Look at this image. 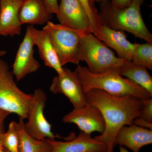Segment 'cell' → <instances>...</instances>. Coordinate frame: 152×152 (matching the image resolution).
<instances>
[{
	"label": "cell",
	"mask_w": 152,
	"mask_h": 152,
	"mask_svg": "<svg viewBox=\"0 0 152 152\" xmlns=\"http://www.w3.org/2000/svg\"><path fill=\"white\" fill-rule=\"evenodd\" d=\"M85 95L87 103L100 110L105 124L103 132L94 138L105 144L107 152H114L117 133L124 126L132 124L140 116L142 101L132 96H115L97 89L88 91Z\"/></svg>",
	"instance_id": "obj_1"
},
{
	"label": "cell",
	"mask_w": 152,
	"mask_h": 152,
	"mask_svg": "<svg viewBox=\"0 0 152 152\" xmlns=\"http://www.w3.org/2000/svg\"><path fill=\"white\" fill-rule=\"evenodd\" d=\"M75 71L84 93L97 89L115 96H132L141 100L152 98L141 87L121 76L118 69L96 74L90 72L86 67L78 65Z\"/></svg>",
	"instance_id": "obj_2"
},
{
	"label": "cell",
	"mask_w": 152,
	"mask_h": 152,
	"mask_svg": "<svg viewBox=\"0 0 152 152\" xmlns=\"http://www.w3.org/2000/svg\"><path fill=\"white\" fill-rule=\"evenodd\" d=\"M143 2L132 0L127 7L118 9L114 7L110 1L106 0L99 4L98 15L100 22L113 29L128 32L152 43V34L146 26L141 12Z\"/></svg>",
	"instance_id": "obj_3"
},
{
	"label": "cell",
	"mask_w": 152,
	"mask_h": 152,
	"mask_svg": "<svg viewBox=\"0 0 152 152\" xmlns=\"http://www.w3.org/2000/svg\"><path fill=\"white\" fill-rule=\"evenodd\" d=\"M78 59L86 63L87 68L96 74L118 69L127 61L116 56L115 52L91 33L85 34L79 45Z\"/></svg>",
	"instance_id": "obj_4"
},
{
	"label": "cell",
	"mask_w": 152,
	"mask_h": 152,
	"mask_svg": "<svg viewBox=\"0 0 152 152\" xmlns=\"http://www.w3.org/2000/svg\"><path fill=\"white\" fill-rule=\"evenodd\" d=\"M31 100L32 94L19 88L8 64L0 58V109L27 119Z\"/></svg>",
	"instance_id": "obj_5"
},
{
	"label": "cell",
	"mask_w": 152,
	"mask_h": 152,
	"mask_svg": "<svg viewBox=\"0 0 152 152\" xmlns=\"http://www.w3.org/2000/svg\"><path fill=\"white\" fill-rule=\"evenodd\" d=\"M50 37L62 66L68 63L79 65V45L86 33L67 27L50 21L43 28Z\"/></svg>",
	"instance_id": "obj_6"
},
{
	"label": "cell",
	"mask_w": 152,
	"mask_h": 152,
	"mask_svg": "<svg viewBox=\"0 0 152 152\" xmlns=\"http://www.w3.org/2000/svg\"><path fill=\"white\" fill-rule=\"evenodd\" d=\"M47 96L44 90L37 88L32 94V100L28 114L27 122L25 123L26 132L38 140H52L58 137L52 130V125L44 114Z\"/></svg>",
	"instance_id": "obj_7"
},
{
	"label": "cell",
	"mask_w": 152,
	"mask_h": 152,
	"mask_svg": "<svg viewBox=\"0 0 152 152\" xmlns=\"http://www.w3.org/2000/svg\"><path fill=\"white\" fill-rule=\"evenodd\" d=\"M51 92L66 96L74 108L86 105L85 93L81 83L75 71L64 68V72L54 77L50 87Z\"/></svg>",
	"instance_id": "obj_8"
},
{
	"label": "cell",
	"mask_w": 152,
	"mask_h": 152,
	"mask_svg": "<svg viewBox=\"0 0 152 152\" xmlns=\"http://www.w3.org/2000/svg\"><path fill=\"white\" fill-rule=\"evenodd\" d=\"M91 33L110 48L115 50L118 58L132 61L138 44L133 43L128 40L124 32L113 29L100 22Z\"/></svg>",
	"instance_id": "obj_9"
},
{
	"label": "cell",
	"mask_w": 152,
	"mask_h": 152,
	"mask_svg": "<svg viewBox=\"0 0 152 152\" xmlns=\"http://www.w3.org/2000/svg\"><path fill=\"white\" fill-rule=\"evenodd\" d=\"M65 123L77 125L81 132L91 134L97 132L102 134L105 128L102 115L96 106L88 104L82 107L74 108L63 118Z\"/></svg>",
	"instance_id": "obj_10"
},
{
	"label": "cell",
	"mask_w": 152,
	"mask_h": 152,
	"mask_svg": "<svg viewBox=\"0 0 152 152\" xmlns=\"http://www.w3.org/2000/svg\"><path fill=\"white\" fill-rule=\"evenodd\" d=\"M33 41L29 26L19 46L13 65V75L17 81H20L30 74L35 72L40 67L39 61L34 57Z\"/></svg>",
	"instance_id": "obj_11"
},
{
	"label": "cell",
	"mask_w": 152,
	"mask_h": 152,
	"mask_svg": "<svg viewBox=\"0 0 152 152\" xmlns=\"http://www.w3.org/2000/svg\"><path fill=\"white\" fill-rule=\"evenodd\" d=\"M60 24L85 33H91L89 20L78 0H60L56 14Z\"/></svg>",
	"instance_id": "obj_12"
},
{
	"label": "cell",
	"mask_w": 152,
	"mask_h": 152,
	"mask_svg": "<svg viewBox=\"0 0 152 152\" xmlns=\"http://www.w3.org/2000/svg\"><path fill=\"white\" fill-rule=\"evenodd\" d=\"M49 140L51 145V152H107L105 144L83 132L75 138L67 141L55 139Z\"/></svg>",
	"instance_id": "obj_13"
},
{
	"label": "cell",
	"mask_w": 152,
	"mask_h": 152,
	"mask_svg": "<svg viewBox=\"0 0 152 152\" xmlns=\"http://www.w3.org/2000/svg\"><path fill=\"white\" fill-rule=\"evenodd\" d=\"M35 45L37 47L41 58L45 65L53 69L58 75L64 72V67L61 65L54 46L48 31L37 29L31 25L29 26Z\"/></svg>",
	"instance_id": "obj_14"
},
{
	"label": "cell",
	"mask_w": 152,
	"mask_h": 152,
	"mask_svg": "<svg viewBox=\"0 0 152 152\" xmlns=\"http://www.w3.org/2000/svg\"><path fill=\"white\" fill-rule=\"evenodd\" d=\"M152 143V130L132 124L122 127L117 133L115 144L125 146L133 152Z\"/></svg>",
	"instance_id": "obj_15"
},
{
	"label": "cell",
	"mask_w": 152,
	"mask_h": 152,
	"mask_svg": "<svg viewBox=\"0 0 152 152\" xmlns=\"http://www.w3.org/2000/svg\"><path fill=\"white\" fill-rule=\"evenodd\" d=\"M23 0H1L0 36L20 35L22 25L19 12Z\"/></svg>",
	"instance_id": "obj_16"
},
{
	"label": "cell",
	"mask_w": 152,
	"mask_h": 152,
	"mask_svg": "<svg viewBox=\"0 0 152 152\" xmlns=\"http://www.w3.org/2000/svg\"><path fill=\"white\" fill-rule=\"evenodd\" d=\"M52 18L41 0H23L19 12L21 25H46Z\"/></svg>",
	"instance_id": "obj_17"
},
{
	"label": "cell",
	"mask_w": 152,
	"mask_h": 152,
	"mask_svg": "<svg viewBox=\"0 0 152 152\" xmlns=\"http://www.w3.org/2000/svg\"><path fill=\"white\" fill-rule=\"evenodd\" d=\"M118 72L121 76L142 88L152 97V77L146 68L126 61Z\"/></svg>",
	"instance_id": "obj_18"
},
{
	"label": "cell",
	"mask_w": 152,
	"mask_h": 152,
	"mask_svg": "<svg viewBox=\"0 0 152 152\" xmlns=\"http://www.w3.org/2000/svg\"><path fill=\"white\" fill-rule=\"evenodd\" d=\"M24 120L19 119V152H51L49 140H38L30 136L25 129Z\"/></svg>",
	"instance_id": "obj_19"
},
{
	"label": "cell",
	"mask_w": 152,
	"mask_h": 152,
	"mask_svg": "<svg viewBox=\"0 0 152 152\" xmlns=\"http://www.w3.org/2000/svg\"><path fill=\"white\" fill-rule=\"evenodd\" d=\"M134 64L152 70V43L138 44L132 61Z\"/></svg>",
	"instance_id": "obj_20"
},
{
	"label": "cell",
	"mask_w": 152,
	"mask_h": 152,
	"mask_svg": "<svg viewBox=\"0 0 152 152\" xmlns=\"http://www.w3.org/2000/svg\"><path fill=\"white\" fill-rule=\"evenodd\" d=\"M2 143L4 149L9 152H19L18 123L13 121L9 124L7 131L3 133Z\"/></svg>",
	"instance_id": "obj_21"
},
{
	"label": "cell",
	"mask_w": 152,
	"mask_h": 152,
	"mask_svg": "<svg viewBox=\"0 0 152 152\" xmlns=\"http://www.w3.org/2000/svg\"><path fill=\"white\" fill-rule=\"evenodd\" d=\"M84 8L88 17L90 23V31L91 33L95 26L100 22L98 12L95 8L94 4L91 0H78Z\"/></svg>",
	"instance_id": "obj_22"
},
{
	"label": "cell",
	"mask_w": 152,
	"mask_h": 152,
	"mask_svg": "<svg viewBox=\"0 0 152 152\" xmlns=\"http://www.w3.org/2000/svg\"><path fill=\"white\" fill-rule=\"evenodd\" d=\"M142 101V108L139 118L148 122L152 123V98H148Z\"/></svg>",
	"instance_id": "obj_23"
},
{
	"label": "cell",
	"mask_w": 152,
	"mask_h": 152,
	"mask_svg": "<svg viewBox=\"0 0 152 152\" xmlns=\"http://www.w3.org/2000/svg\"><path fill=\"white\" fill-rule=\"evenodd\" d=\"M50 14L57 13L58 7V0H41Z\"/></svg>",
	"instance_id": "obj_24"
},
{
	"label": "cell",
	"mask_w": 152,
	"mask_h": 152,
	"mask_svg": "<svg viewBox=\"0 0 152 152\" xmlns=\"http://www.w3.org/2000/svg\"><path fill=\"white\" fill-rule=\"evenodd\" d=\"M110 2L117 8L124 9L131 4L132 0H111Z\"/></svg>",
	"instance_id": "obj_25"
},
{
	"label": "cell",
	"mask_w": 152,
	"mask_h": 152,
	"mask_svg": "<svg viewBox=\"0 0 152 152\" xmlns=\"http://www.w3.org/2000/svg\"><path fill=\"white\" fill-rule=\"evenodd\" d=\"M133 124L141 127L152 130V123L148 122L146 121H144L139 117L134 120Z\"/></svg>",
	"instance_id": "obj_26"
},
{
	"label": "cell",
	"mask_w": 152,
	"mask_h": 152,
	"mask_svg": "<svg viewBox=\"0 0 152 152\" xmlns=\"http://www.w3.org/2000/svg\"><path fill=\"white\" fill-rule=\"evenodd\" d=\"M10 114V113L0 109V129L4 130L5 120Z\"/></svg>",
	"instance_id": "obj_27"
},
{
	"label": "cell",
	"mask_w": 152,
	"mask_h": 152,
	"mask_svg": "<svg viewBox=\"0 0 152 152\" xmlns=\"http://www.w3.org/2000/svg\"><path fill=\"white\" fill-rule=\"evenodd\" d=\"M4 132V130L0 129V152H5L2 143L3 133Z\"/></svg>",
	"instance_id": "obj_28"
},
{
	"label": "cell",
	"mask_w": 152,
	"mask_h": 152,
	"mask_svg": "<svg viewBox=\"0 0 152 152\" xmlns=\"http://www.w3.org/2000/svg\"><path fill=\"white\" fill-rule=\"evenodd\" d=\"M119 152H129L126 148L122 146H119Z\"/></svg>",
	"instance_id": "obj_29"
},
{
	"label": "cell",
	"mask_w": 152,
	"mask_h": 152,
	"mask_svg": "<svg viewBox=\"0 0 152 152\" xmlns=\"http://www.w3.org/2000/svg\"><path fill=\"white\" fill-rule=\"evenodd\" d=\"M91 1L93 4H94L95 3H99V4H100L101 3L105 1L106 0H91Z\"/></svg>",
	"instance_id": "obj_30"
},
{
	"label": "cell",
	"mask_w": 152,
	"mask_h": 152,
	"mask_svg": "<svg viewBox=\"0 0 152 152\" xmlns=\"http://www.w3.org/2000/svg\"><path fill=\"white\" fill-rule=\"evenodd\" d=\"M7 54V51L4 50H0V57L4 56Z\"/></svg>",
	"instance_id": "obj_31"
},
{
	"label": "cell",
	"mask_w": 152,
	"mask_h": 152,
	"mask_svg": "<svg viewBox=\"0 0 152 152\" xmlns=\"http://www.w3.org/2000/svg\"><path fill=\"white\" fill-rule=\"evenodd\" d=\"M4 150L5 152H9L8 151H7V150L4 149Z\"/></svg>",
	"instance_id": "obj_32"
},
{
	"label": "cell",
	"mask_w": 152,
	"mask_h": 152,
	"mask_svg": "<svg viewBox=\"0 0 152 152\" xmlns=\"http://www.w3.org/2000/svg\"><path fill=\"white\" fill-rule=\"evenodd\" d=\"M0 7H1V0H0Z\"/></svg>",
	"instance_id": "obj_33"
},
{
	"label": "cell",
	"mask_w": 152,
	"mask_h": 152,
	"mask_svg": "<svg viewBox=\"0 0 152 152\" xmlns=\"http://www.w3.org/2000/svg\"><path fill=\"white\" fill-rule=\"evenodd\" d=\"M140 1H144V0H140Z\"/></svg>",
	"instance_id": "obj_34"
}]
</instances>
